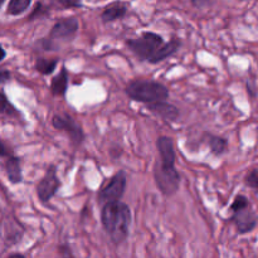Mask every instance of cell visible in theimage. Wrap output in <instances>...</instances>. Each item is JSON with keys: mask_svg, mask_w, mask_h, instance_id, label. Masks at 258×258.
<instances>
[{"mask_svg": "<svg viewBox=\"0 0 258 258\" xmlns=\"http://www.w3.org/2000/svg\"><path fill=\"white\" fill-rule=\"evenodd\" d=\"M160 160L156 161L154 168V178L159 190L165 197H171L179 190L180 174L175 168V149L173 139L169 136H160L156 141Z\"/></svg>", "mask_w": 258, "mask_h": 258, "instance_id": "1", "label": "cell"}, {"mask_svg": "<svg viewBox=\"0 0 258 258\" xmlns=\"http://www.w3.org/2000/svg\"><path fill=\"white\" fill-rule=\"evenodd\" d=\"M133 217L127 204L121 201L105 203L101 211L103 229L113 244H121L128 236Z\"/></svg>", "mask_w": 258, "mask_h": 258, "instance_id": "2", "label": "cell"}, {"mask_svg": "<svg viewBox=\"0 0 258 258\" xmlns=\"http://www.w3.org/2000/svg\"><path fill=\"white\" fill-rule=\"evenodd\" d=\"M125 92L133 101L140 103H153L158 101H168L170 92L168 87L158 81L134 80L126 86Z\"/></svg>", "mask_w": 258, "mask_h": 258, "instance_id": "3", "label": "cell"}, {"mask_svg": "<svg viewBox=\"0 0 258 258\" xmlns=\"http://www.w3.org/2000/svg\"><path fill=\"white\" fill-rule=\"evenodd\" d=\"M231 211V222L236 226L237 232L239 234L252 232L257 226V217L254 211L252 209L248 198L242 194L234 198L233 203L229 207Z\"/></svg>", "mask_w": 258, "mask_h": 258, "instance_id": "4", "label": "cell"}, {"mask_svg": "<svg viewBox=\"0 0 258 258\" xmlns=\"http://www.w3.org/2000/svg\"><path fill=\"white\" fill-rule=\"evenodd\" d=\"M164 42H165L164 38L158 33L144 32L139 38L126 40V45L139 59L149 62L156 50L164 44Z\"/></svg>", "mask_w": 258, "mask_h": 258, "instance_id": "5", "label": "cell"}, {"mask_svg": "<svg viewBox=\"0 0 258 258\" xmlns=\"http://www.w3.org/2000/svg\"><path fill=\"white\" fill-rule=\"evenodd\" d=\"M126 184H127V175H126L125 170H118L100 189L97 194V202L103 206L105 203H110V202L121 201L125 194Z\"/></svg>", "mask_w": 258, "mask_h": 258, "instance_id": "6", "label": "cell"}, {"mask_svg": "<svg viewBox=\"0 0 258 258\" xmlns=\"http://www.w3.org/2000/svg\"><path fill=\"white\" fill-rule=\"evenodd\" d=\"M59 188L60 180L57 175V168L54 165H50L45 171L44 176L37 184L38 198L42 203H48L57 194Z\"/></svg>", "mask_w": 258, "mask_h": 258, "instance_id": "7", "label": "cell"}, {"mask_svg": "<svg viewBox=\"0 0 258 258\" xmlns=\"http://www.w3.org/2000/svg\"><path fill=\"white\" fill-rule=\"evenodd\" d=\"M52 125L55 130L63 131V133L67 134L75 145H80L85 141V133H83L82 127L67 113L55 115L52 118Z\"/></svg>", "mask_w": 258, "mask_h": 258, "instance_id": "8", "label": "cell"}, {"mask_svg": "<svg viewBox=\"0 0 258 258\" xmlns=\"http://www.w3.org/2000/svg\"><path fill=\"white\" fill-rule=\"evenodd\" d=\"M80 22L76 17L63 18L53 24L49 32V38L53 40H70L77 34Z\"/></svg>", "mask_w": 258, "mask_h": 258, "instance_id": "9", "label": "cell"}, {"mask_svg": "<svg viewBox=\"0 0 258 258\" xmlns=\"http://www.w3.org/2000/svg\"><path fill=\"white\" fill-rule=\"evenodd\" d=\"M148 110L151 111L154 115H158L159 117L164 118L174 122L179 118V110L171 103H168L166 101H158V102L148 103Z\"/></svg>", "mask_w": 258, "mask_h": 258, "instance_id": "10", "label": "cell"}, {"mask_svg": "<svg viewBox=\"0 0 258 258\" xmlns=\"http://www.w3.org/2000/svg\"><path fill=\"white\" fill-rule=\"evenodd\" d=\"M126 13H127V4L117 0V2H113L111 4H108L103 9L102 14H101V19H102V22L105 24H107V23H112L115 20L122 19L126 15Z\"/></svg>", "mask_w": 258, "mask_h": 258, "instance_id": "11", "label": "cell"}, {"mask_svg": "<svg viewBox=\"0 0 258 258\" xmlns=\"http://www.w3.org/2000/svg\"><path fill=\"white\" fill-rule=\"evenodd\" d=\"M180 45L181 40L176 39V38H171L169 42H164V44L156 50L155 54L149 59V63H151V64H158V63L163 62L166 58L171 57L180 48Z\"/></svg>", "mask_w": 258, "mask_h": 258, "instance_id": "12", "label": "cell"}, {"mask_svg": "<svg viewBox=\"0 0 258 258\" xmlns=\"http://www.w3.org/2000/svg\"><path fill=\"white\" fill-rule=\"evenodd\" d=\"M68 90V72L64 67H62V70L59 71V73H57V76L52 78V82H50V92L53 93V96H63L66 95Z\"/></svg>", "mask_w": 258, "mask_h": 258, "instance_id": "13", "label": "cell"}, {"mask_svg": "<svg viewBox=\"0 0 258 258\" xmlns=\"http://www.w3.org/2000/svg\"><path fill=\"white\" fill-rule=\"evenodd\" d=\"M5 171H7V176L12 184H19L23 180L19 158H15L13 155L8 156V160L5 163Z\"/></svg>", "mask_w": 258, "mask_h": 258, "instance_id": "14", "label": "cell"}, {"mask_svg": "<svg viewBox=\"0 0 258 258\" xmlns=\"http://www.w3.org/2000/svg\"><path fill=\"white\" fill-rule=\"evenodd\" d=\"M207 144H208L209 149L214 155H222L227 151V146H228V141L221 136L212 135V134H206L204 135Z\"/></svg>", "mask_w": 258, "mask_h": 258, "instance_id": "15", "label": "cell"}, {"mask_svg": "<svg viewBox=\"0 0 258 258\" xmlns=\"http://www.w3.org/2000/svg\"><path fill=\"white\" fill-rule=\"evenodd\" d=\"M57 64H58L57 58L49 59V58L39 57V58H37V60H35L34 68L37 72L40 73V75L49 76L54 72L55 68H57Z\"/></svg>", "mask_w": 258, "mask_h": 258, "instance_id": "16", "label": "cell"}, {"mask_svg": "<svg viewBox=\"0 0 258 258\" xmlns=\"http://www.w3.org/2000/svg\"><path fill=\"white\" fill-rule=\"evenodd\" d=\"M32 4V0H9V4H8L7 13L9 15H22L28 8Z\"/></svg>", "mask_w": 258, "mask_h": 258, "instance_id": "17", "label": "cell"}, {"mask_svg": "<svg viewBox=\"0 0 258 258\" xmlns=\"http://www.w3.org/2000/svg\"><path fill=\"white\" fill-rule=\"evenodd\" d=\"M3 113H15V110L5 96V93L0 92V115H3Z\"/></svg>", "mask_w": 258, "mask_h": 258, "instance_id": "18", "label": "cell"}, {"mask_svg": "<svg viewBox=\"0 0 258 258\" xmlns=\"http://www.w3.org/2000/svg\"><path fill=\"white\" fill-rule=\"evenodd\" d=\"M244 183H246L249 188L253 189V190H257L258 189V170L256 168L252 169V170L249 171L248 175H247L246 179H244Z\"/></svg>", "mask_w": 258, "mask_h": 258, "instance_id": "19", "label": "cell"}, {"mask_svg": "<svg viewBox=\"0 0 258 258\" xmlns=\"http://www.w3.org/2000/svg\"><path fill=\"white\" fill-rule=\"evenodd\" d=\"M55 4L64 9H73V8H82V0H53Z\"/></svg>", "mask_w": 258, "mask_h": 258, "instance_id": "20", "label": "cell"}, {"mask_svg": "<svg viewBox=\"0 0 258 258\" xmlns=\"http://www.w3.org/2000/svg\"><path fill=\"white\" fill-rule=\"evenodd\" d=\"M38 44H40V48H42L43 50H55V49H58V45L55 44L54 40L50 39L49 37L43 38V39L38 40Z\"/></svg>", "mask_w": 258, "mask_h": 258, "instance_id": "21", "label": "cell"}, {"mask_svg": "<svg viewBox=\"0 0 258 258\" xmlns=\"http://www.w3.org/2000/svg\"><path fill=\"white\" fill-rule=\"evenodd\" d=\"M45 14H48V12L45 10V8L43 7L42 2H38L37 7L34 8V10H33V13L29 15V18H28V19L33 20V19H35V18H40Z\"/></svg>", "mask_w": 258, "mask_h": 258, "instance_id": "22", "label": "cell"}, {"mask_svg": "<svg viewBox=\"0 0 258 258\" xmlns=\"http://www.w3.org/2000/svg\"><path fill=\"white\" fill-rule=\"evenodd\" d=\"M209 3H211V0H191V4L197 9H203V8L208 7Z\"/></svg>", "mask_w": 258, "mask_h": 258, "instance_id": "23", "label": "cell"}, {"mask_svg": "<svg viewBox=\"0 0 258 258\" xmlns=\"http://www.w3.org/2000/svg\"><path fill=\"white\" fill-rule=\"evenodd\" d=\"M10 155H12L10 150L7 148V145L0 140V156H3V158H8V156Z\"/></svg>", "mask_w": 258, "mask_h": 258, "instance_id": "24", "label": "cell"}, {"mask_svg": "<svg viewBox=\"0 0 258 258\" xmlns=\"http://www.w3.org/2000/svg\"><path fill=\"white\" fill-rule=\"evenodd\" d=\"M10 80V72L9 71H0V85L8 82Z\"/></svg>", "mask_w": 258, "mask_h": 258, "instance_id": "25", "label": "cell"}, {"mask_svg": "<svg viewBox=\"0 0 258 258\" xmlns=\"http://www.w3.org/2000/svg\"><path fill=\"white\" fill-rule=\"evenodd\" d=\"M254 87H256V86H254V83H253V85H251L249 82L247 83V91H248L249 95L252 96V98L256 97V88H254Z\"/></svg>", "mask_w": 258, "mask_h": 258, "instance_id": "26", "label": "cell"}, {"mask_svg": "<svg viewBox=\"0 0 258 258\" xmlns=\"http://www.w3.org/2000/svg\"><path fill=\"white\" fill-rule=\"evenodd\" d=\"M5 55H7V52H5L4 48H3L2 45H0V62H2V60L4 59Z\"/></svg>", "mask_w": 258, "mask_h": 258, "instance_id": "27", "label": "cell"}, {"mask_svg": "<svg viewBox=\"0 0 258 258\" xmlns=\"http://www.w3.org/2000/svg\"><path fill=\"white\" fill-rule=\"evenodd\" d=\"M10 257H24V254H19V253H13V254H10Z\"/></svg>", "mask_w": 258, "mask_h": 258, "instance_id": "28", "label": "cell"}, {"mask_svg": "<svg viewBox=\"0 0 258 258\" xmlns=\"http://www.w3.org/2000/svg\"><path fill=\"white\" fill-rule=\"evenodd\" d=\"M4 2H5V0H0V7H2L3 3H4Z\"/></svg>", "mask_w": 258, "mask_h": 258, "instance_id": "29", "label": "cell"}]
</instances>
